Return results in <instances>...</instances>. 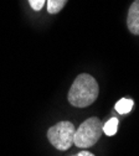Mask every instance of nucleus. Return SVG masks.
<instances>
[{"label":"nucleus","mask_w":139,"mask_h":156,"mask_svg":"<svg viewBox=\"0 0 139 156\" xmlns=\"http://www.w3.org/2000/svg\"><path fill=\"white\" fill-rule=\"evenodd\" d=\"M115 110L119 113V114H127L132 110L133 108V101L132 99H127V98H123L121 101H118L115 103Z\"/></svg>","instance_id":"39448f33"},{"label":"nucleus","mask_w":139,"mask_h":156,"mask_svg":"<svg viewBox=\"0 0 139 156\" xmlns=\"http://www.w3.org/2000/svg\"><path fill=\"white\" fill-rule=\"evenodd\" d=\"M98 83L88 73L77 76L68 90V102L77 108H86L94 103L98 97Z\"/></svg>","instance_id":"f257e3e1"},{"label":"nucleus","mask_w":139,"mask_h":156,"mask_svg":"<svg viewBox=\"0 0 139 156\" xmlns=\"http://www.w3.org/2000/svg\"><path fill=\"white\" fill-rule=\"evenodd\" d=\"M127 26L133 35H139V0H134L129 8Z\"/></svg>","instance_id":"20e7f679"},{"label":"nucleus","mask_w":139,"mask_h":156,"mask_svg":"<svg viewBox=\"0 0 139 156\" xmlns=\"http://www.w3.org/2000/svg\"><path fill=\"white\" fill-rule=\"evenodd\" d=\"M76 156H94L92 152H90V151H86V150H82L81 152H78Z\"/></svg>","instance_id":"1a4fd4ad"},{"label":"nucleus","mask_w":139,"mask_h":156,"mask_svg":"<svg viewBox=\"0 0 139 156\" xmlns=\"http://www.w3.org/2000/svg\"><path fill=\"white\" fill-rule=\"evenodd\" d=\"M29 3H30L31 8H32L35 11H40V10L44 8L46 0H29Z\"/></svg>","instance_id":"6e6552de"},{"label":"nucleus","mask_w":139,"mask_h":156,"mask_svg":"<svg viewBox=\"0 0 139 156\" xmlns=\"http://www.w3.org/2000/svg\"><path fill=\"white\" fill-rule=\"evenodd\" d=\"M102 133L101 120L93 116L85 120L77 130H75L73 144L79 149H88L99 140Z\"/></svg>","instance_id":"f03ea898"},{"label":"nucleus","mask_w":139,"mask_h":156,"mask_svg":"<svg viewBox=\"0 0 139 156\" xmlns=\"http://www.w3.org/2000/svg\"><path fill=\"white\" fill-rule=\"evenodd\" d=\"M46 3H47V11L50 14H57L58 11L64 9L67 0H46Z\"/></svg>","instance_id":"423d86ee"},{"label":"nucleus","mask_w":139,"mask_h":156,"mask_svg":"<svg viewBox=\"0 0 139 156\" xmlns=\"http://www.w3.org/2000/svg\"><path fill=\"white\" fill-rule=\"evenodd\" d=\"M75 130L76 129L71 122H60L47 130V139L57 150L66 151L73 145Z\"/></svg>","instance_id":"7ed1b4c3"},{"label":"nucleus","mask_w":139,"mask_h":156,"mask_svg":"<svg viewBox=\"0 0 139 156\" xmlns=\"http://www.w3.org/2000/svg\"><path fill=\"white\" fill-rule=\"evenodd\" d=\"M117 129H118V119L117 118H112V119L107 120V123L102 126V131L108 136H113L117 133Z\"/></svg>","instance_id":"0eeeda50"}]
</instances>
